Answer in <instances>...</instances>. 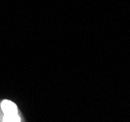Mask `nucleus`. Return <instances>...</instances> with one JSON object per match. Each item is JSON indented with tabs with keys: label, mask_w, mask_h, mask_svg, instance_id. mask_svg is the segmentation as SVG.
<instances>
[{
	"label": "nucleus",
	"mask_w": 130,
	"mask_h": 122,
	"mask_svg": "<svg viewBox=\"0 0 130 122\" xmlns=\"http://www.w3.org/2000/svg\"><path fill=\"white\" fill-rule=\"evenodd\" d=\"M1 109L4 112V121H20L17 106L13 102L8 100L3 101L1 103Z\"/></svg>",
	"instance_id": "1"
}]
</instances>
